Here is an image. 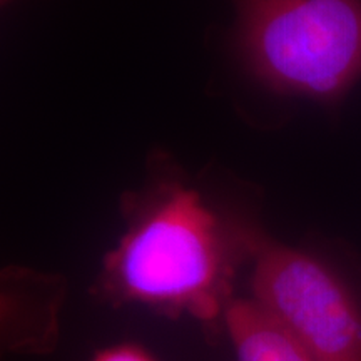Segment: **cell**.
Listing matches in <instances>:
<instances>
[{"label":"cell","mask_w":361,"mask_h":361,"mask_svg":"<svg viewBox=\"0 0 361 361\" xmlns=\"http://www.w3.org/2000/svg\"><path fill=\"white\" fill-rule=\"evenodd\" d=\"M251 261L252 300L313 361H361V268L264 234Z\"/></svg>","instance_id":"cell-3"},{"label":"cell","mask_w":361,"mask_h":361,"mask_svg":"<svg viewBox=\"0 0 361 361\" xmlns=\"http://www.w3.org/2000/svg\"><path fill=\"white\" fill-rule=\"evenodd\" d=\"M233 47L261 87L338 106L361 79V0H231Z\"/></svg>","instance_id":"cell-2"},{"label":"cell","mask_w":361,"mask_h":361,"mask_svg":"<svg viewBox=\"0 0 361 361\" xmlns=\"http://www.w3.org/2000/svg\"><path fill=\"white\" fill-rule=\"evenodd\" d=\"M124 213L128 229L104 261L101 295L206 324L224 319L238 266L252 259L263 233L169 176L130 194Z\"/></svg>","instance_id":"cell-1"},{"label":"cell","mask_w":361,"mask_h":361,"mask_svg":"<svg viewBox=\"0 0 361 361\" xmlns=\"http://www.w3.org/2000/svg\"><path fill=\"white\" fill-rule=\"evenodd\" d=\"M92 361H156L147 351L135 345H116L94 356Z\"/></svg>","instance_id":"cell-5"},{"label":"cell","mask_w":361,"mask_h":361,"mask_svg":"<svg viewBox=\"0 0 361 361\" xmlns=\"http://www.w3.org/2000/svg\"><path fill=\"white\" fill-rule=\"evenodd\" d=\"M238 361H313L258 301L233 300L223 319Z\"/></svg>","instance_id":"cell-4"}]
</instances>
